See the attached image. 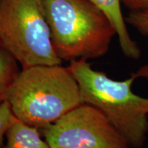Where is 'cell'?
Listing matches in <instances>:
<instances>
[{
    "label": "cell",
    "mask_w": 148,
    "mask_h": 148,
    "mask_svg": "<svg viewBox=\"0 0 148 148\" xmlns=\"http://www.w3.org/2000/svg\"><path fill=\"white\" fill-rule=\"evenodd\" d=\"M5 101L16 119L38 129L83 103L76 79L69 68L61 64L22 69Z\"/></svg>",
    "instance_id": "6da1fadb"
},
{
    "label": "cell",
    "mask_w": 148,
    "mask_h": 148,
    "mask_svg": "<svg viewBox=\"0 0 148 148\" xmlns=\"http://www.w3.org/2000/svg\"><path fill=\"white\" fill-rule=\"evenodd\" d=\"M68 68L79 85L83 103L100 111L130 147L143 148L148 134V98L132 91L136 79L130 75L114 80L84 59L71 61Z\"/></svg>",
    "instance_id": "7a4b0ae2"
},
{
    "label": "cell",
    "mask_w": 148,
    "mask_h": 148,
    "mask_svg": "<svg viewBox=\"0 0 148 148\" xmlns=\"http://www.w3.org/2000/svg\"><path fill=\"white\" fill-rule=\"evenodd\" d=\"M55 52L62 60H88L108 52L116 32L89 0H40Z\"/></svg>",
    "instance_id": "3957f363"
},
{
    "label": "cell",
    "mask_w": 148,
    "mask_h": 148,
    "mask_svg": "<svg viewBox=\"0 0 148 148\" xmlns=\"http://www.w3.org/2000/svg\"><path fill=\"white\" fill-rule=\"evenodd\" d=\"M0 46L21 64L58 65L40 0H0Z\"/></svg>",
    "instance_id": "277c9868"
},
{
    "label": "cell",
    "mask_w": 148,
    "mask_h": 148,
    "mask_svg": "<svg viewBox=\"0 0 148 148\" xmlns=\"http://www.w3.org/2000/svg\"><path fill=\"white\" fill-rule=\"evenodd\" d=\"M41 130L49 148H130L106 116L87 103Z\"/></svg>",
    "instance_id": "5b68a950"
},
{
    "label": "cell",
    "mask_w": 148,
    "mask_h": 148,
    "mask_svg": "<svg viewBox=\"0 0 148 148\" xmlns=\"http://www.w3.org/2000/svg\"><path fill=\"white\" fill-rule=\"evenodd\" d=\"M98 7L109 18L116 32L119 46L123 55L127 58L138 60L141 51L127 30L125 17L121 9V0H89Z\"/></svg>",
    "instance_id": "8992f818"
},
{
    "label": "cell",
    "mask_w": 148,
    "mask_h": 148,
    "mask_svg": "<svg viewBox=\"0 0 148 148\" xmlns=\"http://www.w3.org/2000/svg\"><path fill=\"white\" fill-rule=\"evenodd\" d=\"M38 130L17 119L6 132L3 148H49Z\"/></svg>",
    "instance_id": "52a82bcc"
},
{
    "label": "cell",
    "mask_w": 148,
    "mask_h": 148,
    "mask_svg": "<svg viewBox=\"0 0 148 148\" xmlns=\"http://www.w3.org/2000/svg\"><path fill=\"white\" fill-rule=\"evenodd\" d=\"M19 72L15 58L0 46V105L6 100L8 90Z\"/></svg>",
    "instance_id": "ba28073f"
},
{
    "label": "cell",
    "mask_w": 148,
    "mask_h": 148,
    "mask_svg": "<svg viewBox=\"0 0 148 148\" xmlns=\"http://www.w3.org/2000/svg\"><path fill=\"white\" fill-rule=\"evenodd\" d=\"M125 21L142 36L148 37V9L130 10Z\"/></svg>",
    "instance_id": "9c48e42d"
},
{
    "label": "cell",
    "mask_w": 148,
    "mask_h": 148,
    "mask_svg": "<svg viewBox=\"0 0 148 148\" xmlns=\"http://www.w3.org/2000/svg\"><path fill=\"white\" fill-rule=\"evenodd\" d=\"M16 120L9 103L3 101L0 105V148H3L4 145L6 132Z\"/></svg>",
    "instance_id": "30bf717a"
},
{
    "label": "cell",
    "mask_w": 148,
    "mask_h": 148,
    "mask_svg": "<svg viewBox=\"0 0 148 148\" xmlns=\"http://www.w3.org/2000/svg\"><path fill=\"white\" fill-rule=\"evenodd\" d=\"M121 3L130 10L148 9V0H121Z\"/></svg>",
    "instance_id": "8fae6325"
},
{
    "label": "cell",
    "mask_w": 148,
    "mask_h": 148,
    "mask_svg": "<svg viewBox=\"0 0 148 148\" xmlns=\"http://www.w3.org/2000/svg\"><path fill=\"white\" fill-rule=\"evenodd\" d=\"M135 79L145 78L148 79V63L141 66L136 71L131 74Z\"/></svg>",
    "instance_id": "7c38bea8"
}]
</instances>
